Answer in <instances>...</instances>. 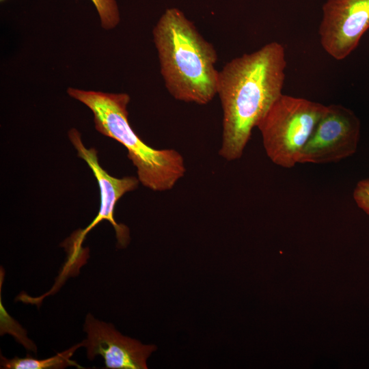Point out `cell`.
Segmentation results:
<instances>
[{"label":"cell","mask_w":369,"mask_h":369,"mask_svg":"<svg viewBox=\"0 0 369 369\" xmlns=\"http://www.w3.org/2000/svg\"><path fill=\"white\" fill-rule=\"evenodd\" d=\"M161 74L177 100L206 105L217 95V54L180 10L167 8L153 29Z\"/></svg>","instance_id":"7a4b0ae2"},{"label":"cell","mask_w":369,"mask_h":369,"mask_svg":"<svg viewBox=\"0 0 369 369\" xmlns=\"http://www.w3.org/2000/svg\"><path fill=\"white\" fill-rule=\"evenodd\" d=\"M1 1H3V0H1Z\"/></svg>","instance_id":"7c38bea8"},{"label":"cell","mask_w":369,"mask_h":369,"mask_svg":"<svg viewBox=\"0 0 369 369\" xmlns=\"http://www.w3.org/2000/svg\"><path fill=\"white\" fill-rule=\"evenodd\" d=\"M327 109L317 102L281 94L256 126L271 161L284 168L299 163L303 148Z\"/></svg>","instance_id":"277c9868"},{"label":"cell","mask_w":369,"mask_h":369,"mask_svg":"<svg viewBox=\"0 0 369 369\" xmlns=\"http://www.w3.org/2000/svg\"><path fill=\"white\" fill-rule=\"evenodd\" d=\"M359 118L341 105H330L303 148L299 163L337 162L355 153L360 138Z\"/></svg>","instance_id":"5b68a950"},{"label":"cell","mask_w":369,"mask_h":369,"mask_svg":"<svg viewBox=\"0 0 369 369\" xmlns=\"http://www.w3.org/2000/svg\"><path fill=\"white\" fill-rule=\"evenodd\" d=\"M353 196L358 207L369 215V178L361 180L357 182Z\"/></svg>","instance_id":"8fae6325"},{"label":"cell","mask_w":369,"mask_h":369,"mask_svg":"<svg viewBox=\"0 0 369 369\" xmlns=\"http://www.w3.org/2000/svg\"><path fill=\"white\" fill-rule=\"evenodd\" d=\"M68 94L92 111L96 129L122 144L137 169L139 181L154 191L171 190L186 172L184 157L174 149H155L145 144L131 128L125 93L111 94L70 87Z\"/></svg>","instance_id":"3957f363"},{"label":"cell","mask_w":369,"mask_h":369,"mask_svg":"<svg viewBox=\"0 0 369 369\" xmlns=\"http://www.w3.org/2000/svg\"><path fill=\"white\" fill-rule=\"evenodd\" d=\"M84 331L87 338L82 342L88 359L102 356L106 368L147 369V359L157 348L123 336L111 323L100 321L91 314L85 317Z\"/></svg>","instance_id":"ba28073f"},{"label":"cell","mask_w":369,"mask_h":369,"mask_svg":"<svg viewBox=\"0 0 369 369\" xmlns=\"http://www.w3.org/2000/svg\"><path fill=\"white\" fill-rule=\"evenodd\" d=\"M68 137L77 151L78 156L83 159L92 169L96 178L100 192V206L97 216L85 229L77 231L71 236L72 238L70 249L79 252L86 234L102 220L109 221L115 231L118 247H126L130 241L128 228L124 224L118 223L113 216L114 208L118 200L126 193L135 190L139 184L138 178L126 176L118 178L110 176L98 161L95 148H86L81 138L79 132L72 128L68 131Z\"/></svg>","instance_id":"52a82bcc"},{"label":"cell","mask_w":369,"mask_h":369,"mask_svg":"<svg viewBox=\"0 0 369 369\" xmlns=\"http://www.w3.org/2000/svg\"><path fill=\"white\" fill-rule=\"evenodd\" d=\"M369 29V0H327L318 29L325 51L336 60L347 57Z\"/></svg>","instance_id":"8992f818"},{"label":"cell","mask_w":369,"mask_h":369,"mask_svg":"<svg viewBox=\"0 0 369 369\" xmlns=\"http://www.w3.org/2000/svg\"><path fill=\"white\" fill-rule=\"evenodd\" d=\"M105 29L114 28L120 22V13L115 0H91Z\"/></svg>","instance_id":"30bf717a"},{"label":"cell","mask_w":369,"mask_h":369,"mask_svg":"<svg viewBox=\"0 0 369 369\" xmlns=\"http://www.w3.org/2000/svg\"><path fill=\"white\" fill-rule=\"evenodd\" d=\"M286 67L285 48L273 41L232 59L219 71L221 157L232 161L242 156L253 128L282 94Z\"/></svg>","instance_id":"6da1fadb"},{"label":"cell","mask_w":369,"mask_h":369,"mask_svg":"<svg viewBox=\"0 0 369 369\" xmlns=\"http://www.w3.org/2000/svg\"><path fill=\"white\" fill-rule=\"evenodd\" d=\"M81 346H83L82 342L52 357L44 359H38L29 355L24 358L15 357L12 359L1 356V368L4 369H62L70 366L81 368L77 363L70 359L76 350Z\"/></svg>","instance_id":"9c48e42d"}]
</instances>
